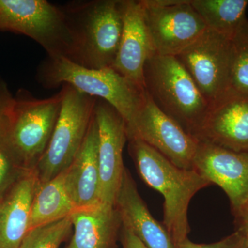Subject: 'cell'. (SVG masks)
Instances as JSON below:
<instances>
[{"label": "cell", "mask_w": 248, "mask_h": 248, "mask_svg": "<svg viewBox=\"0 0 248 248\" xmlns=\"http://www.w3.org/2000/svg\"><path fill=\"white\" fill-rule=\"evenodd\" d=\"M228 248H247V247H246V245L245 244L244 239H243L242 236H241V235L239 232V236H238L237 239Z\"/></svg>", "instance_id": "28"}, {"label": "cell", "mask_w": 248, "mask_h": 248, "mask_svg": "<svg viewBox=\"0 0 248 248\" xmlns=\"http://www.w3.org/2000/svg\"><path fill=\"white\" fill-rule=\"evenodd\" d=\"M0 29L33 39L48 56L75 62L76 35L64 9L46 0H0Z\"/></svg>", "instance_id": "5"}, {"label": "cell", "mask_w": 248, "mask_h": 248, "mask_svg": "<svg viewBox=\"0 0 248 248\" xmlns=\"http://www.w3.org/2000/svg\"><path fill=\"white\" fill-rule=\"evenodd\" d=\"M239 236V232L235 231L234 233L223 238V239L208 244H199L191 241L188 238L179 245L177 248H228L236 241Z\"/></svg>", "instance_id": "24"}, {"label": "cell", "mask_w": 248, "mask_h": 248, "mask_svg": "<svg viewBox=\"0 0 248 248\" xmlns=\"http://www.w3.org/2000/svg\"><path fill=\"white\" fill-rule=\"evenodd\" d=\"M156 54L177 56L208 28L190 0H141Z\"/></svg>", "instance_id": "9"}, {"label": "cell", "mask_w": 248, "mask_h": 248, "mask_svg": "<svg viewBox=\"0 0 248 248\" xmlns=\"http://www.w3.org/2000/svg\"><path fill=\"white\" fill-rule=\"evenodd\" d=\"M71 217L74 231L65 248H118L122 222L115 205L76 209Z\"/></svg>", "instance_id": "18"}, {"label": "cell", "mask_w": 248, "mask_h": 248, "mask_svg": "<svg viewBox=\"0 0 248 248\" xmlns=\"http://www.w3.org/2000/svg\"><path fill=\"white\" fill-rule=\"evenodd\" d=\"M10 113H11V112H10ZM10 113L5 114V115H1V114H0V120H2L3 118H4V117H7V116H9Z\"/></svg>", "instance_id": "29"}, {"label": "cell", "mask_w": 248, "mask_h": 248, "mask_svg": "<svg viewBox=\"0 0 248 248\" xmlns=\"http://www.w3.org/2000/svg\"><path fill=\"white\" fill-rule=\"evenodd\" d=\"M185 68L209 106L231 91L232 39L207 29L175 56Z\"/></svg>", "instance_id": "8"}, {"label": "cell", "mask_w": 248, "mask_h": 248, "mask_svg": "<svg viewBox=\"0 0 248 248\" xmlns=\"http://www.w3.org/2000/svg\"><path fill=\"white\" fill-rule=\"evenodd\" d=\"M127 135L128 141L133 138L141 140L177 167L193 169L199 140L163 112L148 93L144 105Z\"/></svg>", "instance_id": "10"}, {"label": "cell", "mask_w": 248, "mask_h": 248, "mask_svg": "<svg viewBox=\"0 0 248 248\" xmlns=\"http://www.w3.org/2000/svg\"><path fill=\"white\" fill-rule=\"evenodd\" d=\"M37 187V177L32 170L0 197V248H19L29 230Z\"/></svg>", "instance_id": "17"}, {"label": "cell", "mask_w": 248, "mask_h": 248, "mask_svg": "<svg viewBox=\"0 0 248 248\" xmlns=\"http://www.w3.org/2000/svg\"><path fill=\"white\" fill-rule=\"evenodd\" d=\"M193 136L199 141L248 153V94L229 91L209 106Z\"/></svg>", "instance_id": "13"}, {"label": "cell", "mask_w": 248, "mask_h": 248, "mask_svg": "<svg viewBox=\"0 0 248 248\" xmlns=\"http://www.w3.org/2000/svg\"><path fill=\"white\" fill-rule=\"evenodd\" d=\"M62 105L51 138L33 171L38 184L64 172L82 146L94 115L97 98L62 85Z\"/></svg>", "instance_id": "6"}, {"label": "cell", "mask_w": 248, "mask_h": 248, "mask_svg": "<svg viewBox=\"0 0 248 248\" xmlns=\"http://www.w3.org/2000/svg\"><path fill=\"white\" fill-rule=\"evenodd\" d=\"M37 77L44 87L53 89L68 84L108 103L123 117L127 131L146 102L145 88L113 68L91 69L66 58L48 56L39 67Z\"/></svg>", "instance_id": "2"}, {"label": "cell", "mask_w": 248, "mask_h": 248, "mask_svg": "<svg viewBox=\"0 0 248 248\" xmlns=\"http://www.w3.org/2000/svg\"><path fill=\"white\" fill-rule=\"evenodd\" d=\"M9 116L0 120V197L30 171L24 167L10 143L7 134Z\"/></svg>", "instance_id": "22"}, {"label": "cell", "mask_w": 248, "mask_h": 248, "mask_svg": "<svg viewBox=\"0 0 248 248\" xmlns=\"http://www.w3.org/2000/svg\"><path fill=\"white\" fill-rule=\"evenodd\" d=\"M208 29L232 39L247 18L248 0H190Z\"/></svg>", "instance_id": "20"}, {"label": "cell", "mask_w": 248, "mask_h": 248, "mask_svg": "<svg viewBox=\"0 0 248 248\" xmlns=\"http://www.w3.org/2000/svg\"><path fill=\"white\" fill-rule=\"evenodd\" d=\"M143 76L145 89L155 104L193 135L209 104L180 62L155 54L146 62Z\"/></svg>", "instance_id": "4"}, {"label": "cell", "mask_w": 248, "mask_h": 248, "mask_svg": "<svg viewBox=\"0 0 248 248\" xmlns=\"http://www.w3.org/2000/svg\"><path fill=\"white\" fill-rule=\"evenodd\" d=\"M122 9L123 31L112 68L145 88V64L156 51L147 27L144 8L141 0H122Z\"/></svg>", "instance_id": "14"}, {"label": "cell", "mask_w": 248, "mask_h": 248, "mask_svg": "<svg viewBox=\"0 0 248 248\" xmlns=\"http://www.w3.org/2000/svg\"><path fill=\"white\" fill-rule=\"evenodd\" d=\"M128 141L129 152L142 180L164 197L163 225L178 248L190 232L187 213L191 200L211 183L195 169L177 167L139 139Z\"/></svg>", "instance_id": "1"}, {"label": "cell", "mask_w": 248, "mask_h": 248, "mask_svg": "<svg viewBox=\"0 0 248 248\" xmlns=\"http://www.w3.org/2000/svg\"><path fill=\"white\" fill-rule=\"evenodd\" d=\"M75 210L65 186L64 171L48 182L37 183L31 205L29 230L69 216Z\"/></svg>", "instance_id": "19"}, {"label": "cell", "mask_w": 248, "mask_h": 248, "mask_svg": "<svg viewBox=\"0 0 248 248\" xmlns=\"http://www.w3.org/2000/svg\"><path fill=\"white\" fill-rule=\"evenodd\" d=\"M122 0H96L64 9L76 35L75 63L91 69L112 68L120 47Z\"/></svg>", "instance_id": "3"}, {"label": "cell", "mask_w": 248, "mask_h": 248, "mask_svg": "<svg viewBox=\"0 0 248 248\" xmlns=\"http://www.w3.org/2000/svg\"><path fill=\"white\" fill-rule=\"evenodd\" d=\"M73 229L71 215L29 230L19 248H60Z\"/></svg>", "instance_id": "21"}, {"label": "cell", "mask_w": 248, "mask_h": 248, "mask_svg": "<svg viewBox=\"0 0 248 248\" xmlns=\"http://www.w3.org/2000/svg\"><path fill=\"white\" fill-rule=\"evenodd\" d=\"M94 115L99 135L101 202L115 205L125 169L123 150L128 141L126 125L115 108L102 99H97Z\"/></svg>", "instance_id": "12"}, {"label": "cell", "mask_w": 248, "mask_h": 248, "mask_svg": "<svg viewBox=\"0 0 248 248\" xmlns=\"http://www.w3.org/2000/svg\"><path fill=\"white\" fill-rule=\"evenodd\" d=\"M236 231L240 233L248 248V211L239 219L234 221Z\"/></svg>", "instance_id": "26"}, {"label": "cell", "mask_w": 248, "mask_h": 248, "mask_svg": "<svg viewBox=\"0 0 248 248\" xmlns=\"http://www.w3.org/2000/svg\"><path fill=\"white\" fill-rule=\"evenodd\" d=\"M115 205L122 225L133 232L147 248H177L163 223L156 221L150 213L126 168Z\"/></svg>", "instance_id": "16"}, {"label": "cell", "mask_w": 248, "mask_h": 248, "mask_svg": "<svg viewBox=\"0 0 248 248\" xmlns=\"http://www.w3.org/2000/svg\"><path fill=\"white\" fill-rule=\"evenodd\" d=\"M14 99H12L5 91H0V114H9L12 110Z\"/></svg>", "instance_id": "27"}, {"label": "cell", "mask_w": 248, "mask_h": 248, "mask_svg": "<svg viewBox=\"0 0 248 248\" xmlns=\"http://www.w3.org/2000/svg\"><path fill=\"white\" fill-rule=\"evenodd\" d=\"M233 62L231 91L248 94V19H246L232 39Z\"/></svg>", "instance_id": "23"}, {"label": "cell", "mask_w": 248, "mask_h": 248, "mask_svg": "<svg viewBox=\"0 0 248 248\" xmlns=\"http://www.w3.org/2000/svg\"><path fill=\"white\" fill-rule=\"evenodd\" d=\"M192 169L228 196L234 221L248 211V153L199 141Z\"/></svg>", "instance_id": "11"}, {"label": "cell", "mask_w": 248, "mask_h": 248, "mask_svg": "<svg viewBox=\"0 0 248 248\" xmlns=\"http://www.w3.org/2000/svg\"><path fill=\"white\" fill-rule=\"evenodd\" d=\"M120 240L122 248H147L133 232L124 225L121 228Z\"/></svg>", "instance_id": "25"}, {"label": "cell", "mask_w": 248, "mask_h": 248, "mask_svg": "<svg viewBox=\"0 0 248 248\" xmlns=\"http://www.w3.org/2000/svg\"><path fill=\"white\" fill-rule=\"evenodd\" d=\"M61 105L60 92L46 99H14L8 124V138L17 157L29 170L34 169L48 147Z\"/></svg>", "instance_id": "7"}, {"label": "cell", "mask_w": 248, "mask_h": 248, "mask_svg": "<svg viewBox=\"0 0 248 248\" xmlns=\"http://www.w3.org/2000/svg\"><path fill=\"white\" fill-rule=\"evenodd\" d=\"M98 143L97 124L93 115L82 146L65 170V186L76 209L92 208L102 203Z\"/></svg>", "instance_id": "15"}]
</instances>
